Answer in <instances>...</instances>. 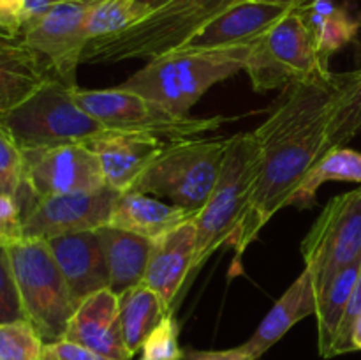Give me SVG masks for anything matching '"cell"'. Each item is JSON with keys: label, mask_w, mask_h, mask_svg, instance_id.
Listing matches in <instances>:
<instances>
[{"label": "cell", "mask_w": 361, "mask_h": 360, "mask_svg": "<svg viewBox=\"0 0 361 360\" xmlns=\"http://www.w3.org/2000/svg\"><path fill=\"white\" fill-rule=\"evenodd\" d=\"M229 138H189L164 143L129 191L164 198L196 215L221 173Z\"/></svg>", "instance_id": "obj_5"}, {"label": "cell", "mask_w": 361, "mask_h": 360, "mask_svg": "<svg viewBox=\"0 0 361 360\" xmlns=\"http://www.w3.org/2000/svg\"><path fill=\"white\" fill-rule=\"evenodd\" d=\"M171 0H133V11L134 16H136V21L143 20L148 14L155 13L157 9H161L162 6H166ZM134 21V23H136Z\"/></svg>", "instance_id": "obj_38"}, {"label": "cell", "mask_w": 361, "mask_h": 360, "mask_svg": "<svg viewBox=\"0 0 361 360\" xmlns=\"http://www.w3.org/2000/svg\"><path fill=\"white\" fill-rule=\"evenodd\" d=\"M335 94V73L284 88L270 115L254 131L256 176L247 208L229 239L236 258L305 182L324 155L326 127Z\"/></svg>", "instance_id": "obj_1"}, {"label": "cell", "mask_w": 361, "mask_h": 360, "mask_svg": "<svg viewBox=\"0 0 361 360\" xmlns=\"http://www.w3.org/2000/svg\"><path fill=\"white\" fill-rule=\"evenodd\" d=\"M257 143L252 133H240L229 138L221 173L207 203L194 215L196 249L190 277L200 272L208 258L221 246L229 244L247 208L254 176H256Z\"/></svg>", "instance_id": "obj_6"}, {"label": "cell", "mask_w": 361, "mask_h": 360, "mask_svg": "<svg viewBox=\"0 0 361 360\" xmlns=\"http://www.w3.org/2000/svg\"><path fill=\"white\" fill-rule=\"evenodd\" d=\"M21 154V182L37 200L60 194L88 193L106 186L97 155L88 145H62Z\"/></svg>", "instance_id": "obj_12"}, {"label": "cell", "mask_w": 361, "mask_h": 360, "mask_svg": "<svg viewBox=\"0 0 361 360\" xmlns=\"http://www.w3.org/2000/svg\"><path fill=\"white\" fill-rule=\"evenodd\" d=\"M189 219H194V214L185 208L164 203L150 194L126 191L116 198L108 224L154 242Z\"/></svg>", "instance_id": "obj_21"}, {"label": "cell", "mask_w": 361, "mask_h": 360, "mask_svg": "<svg viewBox=\"0 0 361 360\" xmlns=\"http://www.w3.org/2000/svg\"><path fill=\"white\" fill-rule=\"evenodd\" d=\"M46 242L76 304L99 289L109 288L108 263L97 229L53 236Z\"/></svg>", "instance_id": "obj_16"}, {"label": "cell", "mask_w": 361, "mask_h": 360, "mask_svg": "<svg viewBox=\"0 0 361 360\" xmlns=\"http://www.w3.org/2000/svg\"><path fill=\"white\" fill-rule=\"evenodd\" d=\"M44 341L27 320L0 325V360H41Z\"/></svg>", "instance_id": "obj_29"}, {"label": "cell", "mask_w": 361, "mask_h": 360, "mask_svg": "<svg viewBox=\"0 0 361 360\" xmlns=\"http://www.w3.org/2000/svg\"><path fill=\"white\" fill-rule=\"evenodd\" d=\"M361 131V69L335 74V94L326 127V148L345 147Z\"/></svg>", "instance_id": "obj_25"}, {"label": "cell", "mask_w": 361, "mask_h": 360, "mask_svg": "<svg viewBox=\"0 0 361 360\" xmlns=\"http://www.w3.org/2000/svg\"><path fill=\"white\" fill-rule=\"evenodd\" d=\"M9 254L25 320L44 342L63 339L78 304L48 242L23 239L9 247Z\"/></svg>", "instance_id": "obj_7"}, {"label": "cell", "mask_w": 361, "mask_h": 360, "mask_svg": "<svg viewBox=\"0 0 361 360\" xmlns=\"http://www.w3.org/2000/svg\"><path fill=\"white\" fill-rule=\"evenodd\" d=\"M109 360H130L120 325V300L111 288L99 289L78 304L66 337Z\"/></svg>", "instance_id": "obj_15"}, {"label": "cell", "mask_w": 361, "mask_h": 360, "mask_svg": "<svg viewBox=\"0 0 361 360\" xmlns=\"http://www.w3.org/2000/svg\"><path fill=\"white\" fill-rule=\"evenodd\" d=\"M41 360H109L78 342L60 339L55 342H44Z\"/></svg>", "instance_id": "obj_35"}, {"label": "cell", "mask_w": 361, "mask_h": 360, "mask_svg": "<svg viewBox=\"0 0 361 360\" xmlns=\"http://www.w3.org/2000/svg\"><path fill=\"white\" fill-rule=\"evenodd\" d=\"M166 141L126 131H111L88 143L97 155L106 186L118 193L130 189L134 180L154 161Z\"/></svg>", "instance_id": "obj_18"}, {"label": "cell", "mask_w": 361, "mask_h": 360, "mask_svg": "<svg viewBox=\"0 0 361 360\" xmlns=\"http://www.w3.org/2000/svg\"><path fill=\"white\" fill-rule=\"evenodd\" d=\"M53 76L48 64L21 35L0 30V116L23 102Z\"/></svg>", "instance_id": "obj_20"}, {"label": "cell", "mask_w": 361, "mask_h": 360, "mask_svg": "<svg viewBox=\"0 0 361 360\" xmlns=\"http://www.w3.org/2000/svg\"><path fill=\"white\" fill-rule=\"evenodd\" d=\"M249 48L173 49L148 60L118 87L159 102L175 115L190 116V108L207 90L243 71Z\"/></svg>", "instance_id": "obj_2"}, {"label": "cell", "mask_w": 361, "mask_h": 360, "mask_svg": "<svg viewBox=\"0 0 361 360\" xmlns=\"http://www.w3.org/2000/svg\"><path fill=\"white\" fill-rule=\"evenodd\" d=\"M180 325L175 314L168 313L150 332L141 348V360H182L185 353L178 342Z\"/></svg>", "instance_id": "obj_30"}, {"label": "cell", "mask_w": 361, "mask_h": 360, "mask_svg": "<svg viewBox=\"0 0 361 360\" xmlns=\"http://www.w3.org/2000/svg\"><path fill=\"white\" fill-rule=\"evenodd\" d=\"M316 284H314L312 275L303 270L300 277L295 279V282L286 289L284 295L275 302V306L268 311L256 332L240 348L252 360L261 359L296 323H300L303 318L310 316V314H316Z\"/></svg>", "instance_id": "obj_19"}, {"label": "cell", "mask_w": 361, "mask_h": 360, "mask_svg": "<svg viewBox=\"0 0 361 360\" xmlns=\"http://www.w3.org/2000/svg\"><path fill=\"white\" fill-rule=\"evenodd\" d=\"M254 2H263V4H274V6H282V7H291V9H296V7L302 6L307 0H254Z\"/></svg>", "instance_id": "obj_39"}, {"label": "cell", "mask_w": 361, "mask_h": 360, "mask_svg": "<svg viewBox=\"0 0 361 360\" xmlns=\"http://www.w3.org/2000/svg\"><path fill=\"white\" fill-rule=\"evenodd\" d=\"M23 240V219L14 196L0 193V246L11 247Z\"/></svg>", "instance_id": "obj_34"}, {"label": "cell", "mask_w": 361, "mask_h": 360, "mask_svg": "<svg viewBox=\"0 0 361 360\" xmlns=\"http://www.w3.org/2000/svg\"><path fill=\"white\" fill-rule=\"evenodd\" d=\"M0 193H6V194H9V193H7L6 186H4V184H2V180H0Z\"/></svg>", "instance_id": "obj_41"}, {"label": "cell", "mask_w": 361, "mask_h": 360, "mask_svg": "<svg viewBox=\"0 0 361 360\" xmlns=\"http://www.w3.org/2000/svg\"><path fill=\"white\" fill-rule=\"evenodd\" d=\"M74 95L81 108L109 129L147 134L166 143L200 138L224 122V116H178L159 102L122 87H74Z\"/></svg>", "instance_id": "obj_9"}, {"label": "cell", "mask_w": 361, "mask_h": 360, "mask_svg": "<svg viewBox=\"0 0 361 360\" xmlns=\"http://www.w3.org/2000/svg\"><path fill=\"white\" fill-rule=\"evenodd\" d=\"M302 256L317 295L342 268L361 258V187L324 205L303 239Z\"/></svg>", "instance_id": "obj_10"}, {"label": "cell", "mask_w": 361, "mask_h": 360, "mask_svg": "<svg viewBox=\"0 0 361 360\" xmlns=\"http://www.w3.org/2000/svg\"><path fill=\"white\" fill-rule=\"evenodd\" d=\"M361 272V258L342 268L317 295V339H319V353L324 359H330L331 346L335 342L338 325L345 313L349 299L353 295L356 281Z\"/></svg>", "instance_id": "obj_26"}, {"label": "cell", "mask_w": 361, "mask_h": 360, "mask_svg": "<svg viewBox=\"0 0 361 360\" xmlns=\"http://www.w3.org/2000/svg\"><path fill=\"white\" fill-rule=\"evenodd\" d=\"M289 11L291 7L238 0L208 21L197 34L176 49H226L250 46Z\"/></svg>", "instance_id": "obj_14"}, {"label": "cell", "mask_w": 361, "mask_h": 360, "mask_svg": "<svg viewBox=\"0 0 361 360\" xmlns=\"http://www.w3.org/2000/svg\"><path fill=\"white\" fill-rule=\"evenodd\" d=\"M328 182L361 184V152L348 147L328 150L310 169L305 182L300 186L289 205H295L298 208L310 207L316 200L319 187Z\"/></svg>", "instance_id": "obj_27"}, {"label": "cell", "mask_w": 361, "mask_h": 360, "mask_svg": "<svg viewBox=\"0 0 361 360\" xmlns=\"http://www.w3.org/2000/svg\"><path fill=\"white\" fill-rule=\"evenodd\" d=\"M118 300L123 342L134 356L143 348L150 332L161 323L169 311L166 309L157 293L145 282L123 292Z\"/></svg>", "instance_id": "obj_24"}, {"label": "cell", "mask_w": 361, "mask_h": 360, "mask_svg": "<svg viewBox=\"0 0 361 360\" xmlns=\"http://www.w3.org/2000/svg\"><path fill=\"white\" fill-rule=\"evenodd\" d=\"M95 0H66L34 23L27 25L21 37L51 69L53 76L76 87L78 66L88 46L85 21Z\"/></svg>", "instance_id": "obj_11"}, {"label": "cell", "mask_w": 361, "mask_h": 360, "mask_svg": "<svg viewBox=\"0 0 361 360\" xmlns=\"http://www.w3.org/2000/svg\"><path fill=\"white\" fill-rule=\"evenodd\" d=\"M238 0H171L143 20L88 42L85 64L155 59L185 44L217 14Z\"/></svg>", "instance_id": "obj_4"}, {"label": "cell", "mask_w": 361, "mask_h": 360, "mask_svg": "<svg viewBox=\"0 0 361 360\" xmlns=\"http://www.w3.org/2000/svg\"><path fill=\"white\" fill-rule=\"evenodd\" d=\"M23 28V0H0V30L21 35Z\"/></svg>", "instance_id": "obj_36"}, {"label": "cell", "mask_w": 361, "mask_h": 360, "mask_svg": "<svg viewBox=\"0 0 361 360\" xmlns=\"http://www.w3.org/2000/svg\"><path fill=\"white\" fill-rule=\"evenodd\" d=\"M360 316H361V272H360L358 281H356L355 289H353L351 299H349L348 307H345V313L344 316H342L341 325H338L337 335H335V342L334 346H331L330 359L331 356L355 352V348H353V330H355V325Z\"/></svg>", "instance_id": "obj_33"}, {"label": "cell", "mask_w": 361, "mask_h": 360, "mask_svg": "<svg viewBox=\"0 0 361 360\" xmlns=\"http://www.w3.org/2000/svg\"><path fill=\"white\" fill-rule=\"evenodd\" d=\"M312 34L314 42L323 62H330L331 55L344 48L356 37L360 23L335 0H307L296 7Z\"/></svg>", "instance_id": "obj_23"}, {"label": "cell", "mask_w": 361, "mask_h": 360, "mask_svg": "<svg viewBox=\"0 0 361 360\" xmlns=\"http://www.w3.org/2000/svg\"><path fill=\"white\" fill-rule=\"evenodd\" d=\"M243 71L256 92L288 88L330 74L298 9L289 11L250 44Z\"/></svg>", "instance_id": "obj_8"}, {"label": "cell", "mask_w": 361, "mask_h": 360, "mask_svg": "<svg viewBox=\"0 0 361 360\" xmlns=\"http://www.w3.org/2000/svg\"><path fill=\"white\" fill-rule=\"evenodd\" d=\"M118 194L104 186L88 193L39 198L23 215V239L49 240L106 226Z\"/></svg>", "instance_id": "obj_13"}, {"label": "cell", "mask_w": 361, "mask_h": 360, "mask_svg": "<svg viewBox=\"0 0 361 360\" xmlns=\"http://www.w3.org/2000/svg\"><path fill=\"white\" fill-rule=\"evenodd\" d=\"M21 172H23V154L14 143L6 126L0 122V180L11 196H14L18 186L21 184Z\"/></svg>", "instance_id": "obj_32"}, {"label": "cell", "mask_w": 361, "mask_h": 360, "mask_svg": "<svg viewBox=\"0 0 361 360\" xmlns=\"http://www.w3.org/2000/svg\"><path fill=\"white\" fill-rule=\"evenodd\" d=\"M20 320H25V313L14 279L9 247L0 246V325Z\"/></svg>", "instance_id": "obj_31"}, {"label": "cell", "mask_w": 361, "mask_h": 360, "mask_svg": "<svg viewBox=\"0 0 361 360\" xmlns=\"http://www.w3.org/2000/svg\"><path fill=\"white\" fill-rule=\"evenodd\" d=\"M353 348H355V352L361 349V316L356 321L355 330H353Z\"/></svg>", "instance_id": "obj_40"}, {"label": "cell", "mask_w": 361, "mask_h": 360, "mask_svg": "<svg viewBox=\"0 0 361 360\" xmlns=\"http://www.w3.org/2000/svg\"><path fill=\"white\" fill-rule=\"evenodd\" d=\"M185 360H252L242 348L208 349V352H189Z\"/></svg>", "instance_id": "obj_37"}, {"label": "cell", "mask_w": 361, "mask_h": 360, "mask_svg": "<svg viewBox=\"0 0 361 360\" xmlns=\"http://www.w3.org/2000/svg\"><path fill=\"white\" fill-rule=\"evenodd\" d=\"M55 2H66V0H55Z\"/></svg>", "instance_id": "obj_42"}, {"label": "cell", "mask_w": 361, "mask_h": 360, "mask_svg": "<svg viewBox=\"0 0 361 360\" xmlns=\"http://www.w3.org/2000/svg\"><path fill=\"white\" fill-rule=\"evenodd\" d=\"M0 122L21 152L74 143L88 145L115 131L81 108L74 87L55 76L0 116Z\"/></svg>", "instance_id": "obj_3"}, {"label": "cell", "mask_w": 361, "mask_h": 360, "mask_svg": "<svg viewBox=\"0 0 361 360\" xmlns=\"http://www.w3.org/2000/svg\"><path fill=\"white\" fill-rule=\"evenodd\" d=\"M136 21L133 0H95L85 21L88 41L108 37Z\"/></svg>", "instance_id": "obj_28"}, {"label": "cell", "mask_w": 361, "mask_h": 360, "mask_svg": "<svg viewBox=\"0 0 361 360\" xmlns=\"http://www.w3.org/2000/svg\"><path fill=\"white\" fill-rule=\"evenodd\" d=\"M194 249H196V224L189 219L152 244L150 260L143 282L154 289L166 309L173 306L180 289L190 279Z\"/></svg>", "instance_id": "obj_17"}, {"label": "cell", "mask_w": 361, "mask_h": 360, "mask_svg": "<svg viewBox=\"0 0 361 360\" xmlns=\"http://www.w3.org/2000/svg\"><path fill=\"white\" fill-rule=\"evenodd\" d=\"M109 270V288L116 295L141 284L147 274L152 240L115 226L97 228Z\"/></svg>", "instance_id": "obj_22"}]
</instances>
